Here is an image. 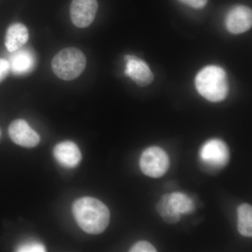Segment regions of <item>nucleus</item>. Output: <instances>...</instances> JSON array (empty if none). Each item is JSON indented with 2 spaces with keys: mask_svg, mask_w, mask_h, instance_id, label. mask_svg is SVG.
<instances>
[{
  "mask_svg": "<svg viewBox=\"0 0 252 252\" xmlns=\"http://www.w3.org/2000/svg\"><path fill=\"white\" fill-rule=\"evenodd\" d=\"M170 165V157L161 147L152 146L144 150L140 158L141 171L152 178L165 175Z\"/></svg>",
  "mask_w": 252,
  "mask_h": 252,
  "instance_id": "39448f33",
  "label": "nucleus"
},
{
  "mask_svg": "<svg viewBox=\"0 0 252 252\" xmlns=\"http://www.w3.org/2000/svg\"><path fill=\"white\" fill-rule=\"evenodd\" d=\"M10 71L9 61L6 59H0V82L7 77Z\"/></svg>",
  "mask_w": 252,
  "mask_h": 252,
  "instance_id": "a211bd4d",
  "label": "nucleus"
},
{
  "mask_svg": "<svg viewBox=\"0 0 252 252\" xmlns=\"http://www.w3.org/2000/svg\"><path fill=\"white\" fill-rule=\"evenodd\" d=\"M72 212L78 225L89 234L103 233L110 220L108 207L92 197L78 199L73 205Z\"/></svg>",
  "mask_w": 252,
  "mask_h": 252,
  "instance_id": "f257e3e1",
  "label": "nucleus"
},
{
  "mask_svg": "<svg viewBox=\"0 0 252 252\" xmlns=\"http://www.w3.org/2000/svg\"><path fill=\"white\" fill-rule=\"evenodd\" d=\"M129 251L131 252H157V249L152 243L145 240H140L137 242L131 247Z\"/></svg>",
  "mask_w": 252,
  "mask_h": 252,
  "instance_id": "f3484780",
  "label": "nucleus"
},
{
  "mask_svg": "<svg viewBox=\"0 0 252 252\" xmlns=\"http://www.w3.org/2000/svg\"><path fill=\"white\" fill-rule=\"evenodd\" d=\"M54 157L63 167L73 168L80 163L81 154L77 144L69 141L61 142L55 147Z\"/></svg>",
  "mask_w": 252,
  "mask_h": 252,
  "instance_id": "9d476101",
  "label": "nucleus"
},
{
  "mask_svg": "<svg viewBox=\"0 0 252 252\" xmlns=\"http://www.w3.org/2000/svg\"><path fill=\"white\" fill-rule=\"evenodd\" d=\"M199 160L205 170L219 171L226 166L230 159L228 146L223 140L212 138L202 144L198 152Z\"/></svg>",
  "mask_w": 252,
  "mask_h": 252,
  "instance_id": "20e7f679",
  "label": "nucleus"
},
{
  "mask_svg": "<svg viewBox=\"0 0 252 252\" xmlns=\"http://www.w3.org/2000/svg\"><path fill=\"white\" fill-rule=\"evenodd\" d=\"M156 209L164 221L169 224H175L181 220V215L175 211L168 200V194H164L156 205Z\"/></svg>",
  "mask_w": 252,
  "mask_h": 252,
  "instance_id": "2eb2a0df",
  "label": "nucleus"
},
{
  "mask_svg": "<svg viewBox=\"0 0 252 252\" xmlns=\"http://www.w3.org/2000/svg\"><path fill=\"white\" fill-rule=\"evenodd\" d=\"M10 70L16 75L32 72L35 67V57L30 50L20 49L13 52L9 61Z\"/></svg>",
  "mask_w": 252,
  "mask_h": 252,
  "instance_id": "9b49d317",
  "label": "nucleus"
},
{
  "mask_svg": "<svg viewBox=\"0 0 252 252\" xmlns=\"http://www.w3.org/2000/svg\"><path fill=\"white\" fill-rule=\"evenodd\" d=\"M195 84L198 94L210 102H221L228 95L226 74L218 66L204 67L197 74Z\"/></svg>",
  "mask_w": 252,
  "mask_h": 252,
  "instance_id": "f03ea898",
  "label": "nucleus"
},
{
  "mask_svg": "<svg viewBox=\"0 0 252 252\" xmlns=\"http://www.w3.org/2000/svg\"><path fill=\"white\" fill-rule=\"evenodd\" d=\"M29 33L27 28L21 23L11 25L5 36V46L9 52H14L21 49L27 43Z\"/></svg>",
  "mask_w": 252,
  "mask_h": 252,
  "instance_id": "f8f14e48",
  "label": "nucleus"
},
{
  "mask_svg": "<svg viewBox=\"0 0 252 252\" xmlns=\"http://www.w3.org/2000/svg\"><path fill=\"white\" fill-rule=\"evenodd\" d=\"M252 9L244 5L233 6L225 17L227 30L233 34L245 32L252 28Z\"/></svg>",
  "mask_w": 252,
  "mask_h": 252,
  "instance_id": "0eeeda50",
  "label": "nucleus"
},
{
  "mask_svg": "<svg viewBox=\"0 0 252 252\" xmlns=\"http://www.w3.org/2000/svg\"><path fill=\"white\" fill-rule=\"evenodd\" d=\"M98 9L97 0H72L70 17L76 27L85 28L94 22Z\"/></svg>",
  "mask_w": 252,
  "mask_h": 252,
  "instance_id": "423d86ee",
  "label": "nucleus"
},
{
  "mask_svg": "<svg viewBox=\"0 0 252 252\" xmlns=\"http://www.w3.org/2000/svg\"><path fill=\"white\" fill-rule=\"evenodd\" d=\"M19 252H46L45 247L43 244L36 241H28L21 244L17 248Z\"/></svg>",
  "mask_w": 252,
  "mask_h": 252,
  "instance_id": "dca6fc26",
  "label": "nucleus"
},
{
  "mask_svg": "<svg viewBox=\"0 0 252 252\" xmlns=\"http://www.w3.org/2000/svg\"><path fill=\"white\" fill-rule=\"evenodd\" d=\"M179 1L194 9H202L205 7L208 0H179Z\"/></svg>",
  "mask_w": 252,
  "mask_h": 252,
  "instance_id": "6ab92c4d",
  "label": "nucleus"
},
{
  "mask_svg": "<svg viewBox=\"0 0 252 252\" xmlns=\"http://www.w3.org/2000/svg\"><path fill=\"white\" fill-rule=\"evenodd\" d=\"M168 200L172 208L179 215H189L195 210L193 199L182 192H174L168 194Z\"/></svg>",
  "mask_w": 252,
  "mask_h": 252,
  "instance_id": "ddd939ff",
  "label": "nucleus"
},
{
  "mask_svg": "<svg viewBox=\"0 0 252 252\" xmlns=\"http://www.w3.org/2000/svg\"><path fill=\"white\" fill-rule=\"evenodd\" d=\"M125 74L137 85L144 87L154 81V74L147 63L134 56H125Z\"/></svg>",
  "mask_w": 252,
  "mask_h": 252,
  "instance_id": "6e6552de",
  "label": "nucleus"
},
{
  "mask_svg": "<svg viewBox=\"0 0 252 252\" xmlns=\"http://www.w3.org/2000/svg\"><path fill=\"white\" fill-rule=\"evenodd\" d=\"M86 65L85 55L75 47L61 50L54 56L51 63L53 72L64 81L73 80L80 76Z\"/></svg>",
  "mask_w": 252,
  "mask_h": 252,
  "instance_id": "7ed1b4c3",
  "label": "nucleus"
},
{
  "mask_svg": "<svg viewBox=\"0 0 252 252\" xmlns=\"http://www.w3.org/2000/svg\"><path fill=\"white\" fill-rule=\"evenodd\" d=\"M9 134L15 143L26 148L36 147L40 141L39 135L22 119H17L10 124Z\"/></svg>",
  "mask_w": 252,
  "mask_h": 252,
  "instance_id": "1a4fd4ad",
  "label": "nucleus"
},
{
  "mask_svg": "<svg viewBox=\"0 0 252 252\" xmlns=\"http://www.w3.org/2000/svg\"><path fill=\"white\" fill-rule=\"evenodd\" d=\"M238 230L246 238L252 236V207L248 203H243L238 207Z\"/></svg>",
  "mask_w": 252,
  "mask_h": 252,
  "instance_id": "4468645a",
  "label": "nucleus"
}]
</instances>
